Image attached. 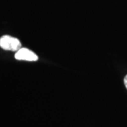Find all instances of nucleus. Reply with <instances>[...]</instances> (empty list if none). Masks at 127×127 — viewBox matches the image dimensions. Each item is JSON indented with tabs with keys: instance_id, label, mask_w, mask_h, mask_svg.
I'll return each mask as SVG.
<instances>
[{
	"instance_id": "f257e3e1",
	"label": "nucleus",
	"mask_w": 127,
	"mask_h": 127,
	"mask_svg": "<svg viewBox=\"0 0 127 127\" xmlns=\"http://www.w3.org/2000/svg\"><path fill=\"white\" fill-rule=\"evenodd\" d=\"M0 47L5 50L17 52L21 48V44L17 38L4 35L0 38Z\"/></svg>"
},
{
	"instance_id": "f03ea898",
	"label": "nucleus",
	"mask_w": 127,
	"mask_h": 127,
	"mask_svg": "<svg viewBox=\"0 0 127 127\" xmlns=\"http://www.w3.org/2000/svg\"><path fill=\"white\" fill-rule=\"evenodd\" d=\"M15 58L18 60H24L29 62H35L38 59V57L33 52L27 48H21L16 52Z\"/></svg>"
},
{
	"instance_id": "7ed1b4c3",
	"label": "nucleus",
	"mask_w": 127,
	"mask_h": 127,
	"mask_svg": "<svg viewBox=\"0 0 127 127\" xmlns=\"http://www.w3.org/2000/svg\"><path fill=\"white\" fill-rule=\"evenodd\" d=\"M124 85H125V87L127 88V75L124 77Z\"/></svg>"
}]
</instances>
